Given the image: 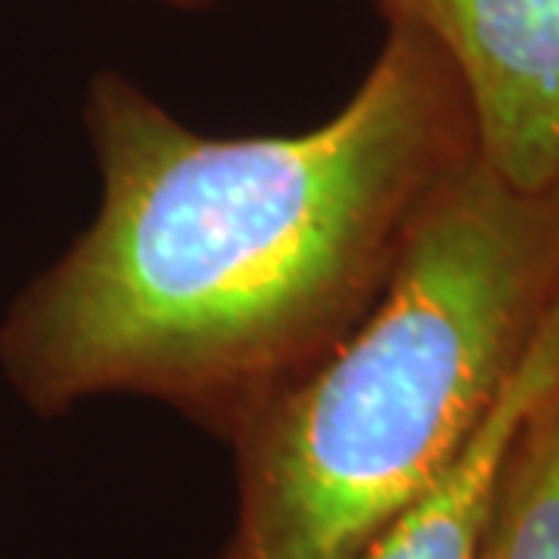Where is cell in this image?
<instances>
[{
    "mask_svg": "<svg viewBox=\"0 0 559 559\" xmlns=\"http://www.w3.org/2000/svg\"><path fill=\"white\" fill-rule=\"evenodd\" d=\"M84 124L100 209L7 311L3 373L38 414L143 395L224 436L358 326L479 156L454 66L404 22L301 134L209 138L112 72Z\"/></svg>",
    "mask_w": 559,
    "mask_h": 559,
    "instance_id": "1",
    "label": "cell"
},
{
    "mask_svg": "<svg viewBox=\"0 0 559 559\" xmlns=\"http://www.w3.org/2000/svg\"><path fill=\"white\" fill-rule=\"evenodd\" d=\"M559 296V183L479 156L423 209L377 305L227 436L221 559H364L457 463Z\"/></svg>",
    "mask_w": 559,
    "mask_h": 559,
    "instance_id": "2",
    "label": "cell"
},
{
    "mask_svg": "<svg viewBox=\"0 0 559 559\" xmlns=\"http://www.w3.org/2000/svg\"><path fill=\"white\" fill-rule=\"evenodd\" d=\"M457 72L479 159L525 193L559 183V0H380Z\"/></svg>",
    "mask_w": 559,
    "mask_h": 559,
    "instance_id": "3",
    "label": "cell"
},
{
    "mask_svg": "<svg viewBox=\"0 0 559 559\" xmlns=\"http://www.w3.org/2000/svg\"><path fill=\"white\" fill-rule=\"evenodd\" d=\"M554 392H559V296L457 463L364 559H473L500 463L522 423Z\"/></svg>",
    "mask_w": 559,
    "mask_h": 559,
    "instance_id": "4",
    "label": "cell"
},
{
    "mask_svg": "<svg viewBox=\"0 0 559 559\" xmlns=\"http://www.w3.org/2000/svg\"><path fill=\"white\" fill-rule=\"evenodd\" d=\"M473 559H559V392L522 423L500 463Z\"/></svg>",
    "mask_w": 559,
    "mask_h": 559,
    "instance_id": "5",
    "label": "cell"
},
{
    "mask_svg": "<svg viewBox=\"0 0 559 559\" xmlns=\"http://www.w3.org/2000/svg\"><path fill=\"white\" fill-rule=\"evenodd\" d=\"M168 3H178V7H202V3H212V0H168Z\"/></svg>",
    "mask_w": 559,
    "mask_h": 559,
    "instance_id": "6",
    "label": "cell"
}]
</instances>
